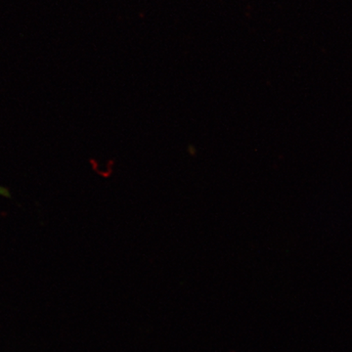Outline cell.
Wrapping results in <instances>:
<instances>
[{
    "label": "cell",
    "mask_w": 352,
    "mask_h": 352,
    "mask_svg": "<svg viewBox=\"0 0 352 352\" xmlns=\"http://www.w3.org/2000/svg\"><path fill=\"white\" fill-rule=\"evenodd\" d=\"M0 196L6 197V198H10V191L6 187H0Z\"/></svg>",
    "instance_id": "6da1fadb"
}]
</instances>
